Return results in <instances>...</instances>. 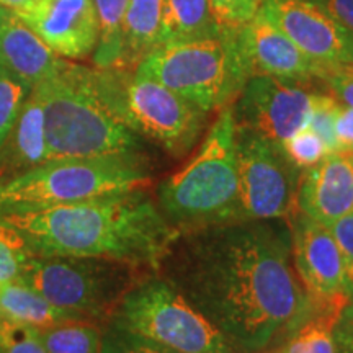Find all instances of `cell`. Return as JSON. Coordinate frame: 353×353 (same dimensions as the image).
<instances>
[{"mask_svg": "<svg viewBox=\"0 0 353 353\" xmlns=\"http://www.w3.org/2000/svg\"><path fill=\"white\" fill-rule=\"evenodd\" d=\"M291 260L290 221L245 219L179 232L162 267L234 353H257L314 311Z\"/></svg>", "mask_w": 353, "mask_h": 353, "instance_id": "obj_1", "label": "cell"}, {"mask_svg": "<svg viewBox=\"0 0 353 353\" xmlns=\"http://www.w3.org/2000/svg\"><path fill=\"white\" fill-rule=\"evenodd\" d=\"M43 257H77L159 270L179 236L141 188L2 216Z\"/></svg>", "mask_w": 353, "mask_h": 353, "instance_id": "obj_2", "label": "cell"}, {"mask_svg": "<svg viewBox=\"0 0 353 353\" xmlns=\"http://www.w3.org/2000/svg\"><path fill=\"white\" fill-rule=\"evenodd\" d=\"M44 112L48 161L136 152L139 138L101 99L94 69L69 63L54 77L38 83Z\"/></svg>", "mask_w": 353, "mask_h": 353, "instance_id": "obj_3", "label": "cell"}, {"mask_svg": "<svg viewBox=\"0 0 353 353\" xmlns=\"http://www.w3.org/2000/svg\"><path fill=\"white\" fill-rule=\"evenodd\" d=\"M159 210L180 232L245 221L237 182L232 105L219 110L188 164L161 183Z\"/></svg>", "mask_w": 353, "mask_h": 353, "instance_id": "obj_4", "label": "cell"}, {"mask_svg": "<svg viewBox=\"0 0 353 353\" xmlns=\"http://www.w3.org/2000/svg\"><path fill=\"white\" fill-rule=\"evenodd\" d=\"M149 182L138 152L51 159L0 182V216L130 192Z\"/></svg>", "mask_w": 353, "mask_h": 353, "instance_id": "obj_5", "label": "cell"}, {"mask_svg": "<svg viewBox=\"0 0 353 353\" xmlns=\"http://www.w3.org/2000/svg\"><path fill=\"white\" fill-rule=\"evenodd\" d=\"M134 72L156 79L206 113L234 105L249 79L239 30L161 44Z\"/></svg>", "mask_w": 353, "mask_h": 353, "instance_id": "obj_6", "label": "cell"}, {"mask_svg": "<svg viewBox=\"0 0 353 353\" xmlns=\"http://www.w3.org/2000/svg\"><path fill=\"white\" fill-rule=\"evenodd\" d=\"M101 99L130 126L165 149L183 156L196 144L206 112L156 79L125 69H94Z\"/></svg>", "mask_w": 353, "mask_h": 353, "instance_id": "obj_7", "label": "cell"}, {"mask_svg": "<svg viewBox=\"0 0 353 353\" xmlns=\"http://www.w3.org/2000/svg\"><path fill=\"white\" fill-rule=\"evenodd\" d=\"M117 322L123 332L180 353H234L213 322L161 278L126 291Z\"/></svg>", "mask_w": 353, "mask_h": 353, "instance_id": "obj_8", "label": "cell"}, {"mask_svg": "<svg viewBox=\"0 0 353 353\" xmlns=\"http://www.w3.org/2000/svg\"><path fill=\"white\" fill-rule=\"evenodd\" d=\"M17 280L83 319L103 316L125 288L121 263L97 259L32 255Z\"/></svg>", "mask_w": 353, "mask_h": 353, "instance_id": "obj_9", "label": "cell"}, {"mask_svg": "<svg viewBox=\"0 0 353 353\" xmlns=\"http://www.w3.org/2000/svg\"><path fill=\"white\" fill-rule=\"evenodd\" d=\"M236 165L245 219H286L296 214L303 170L286 157L281 144L236 126Z\"/></svg>", "mask_w": 353, "mask_h": 353, "instance_id": "obj_10", "label": "cell"}, {"mask_svg": "<svg viewBox=\"0 0 353 353\" xmlns=\"http://www.w3.org/2000/svg\"><path fill=\"white\" fill-rule=\"evenodd\" d=\"M309 83L268 76L249 77L234 101L236 126L281 144L309 125L314 95Z\"/></svg>", "mask_w": 353, "mask_h": 353, "instance_id": "obj_11", "label": "cell"}, {"mask_svg": "<svg viewBox=\"0 0 353 353\" xmlns=\"http://www.w3.org/2000/svg\"><path fill=\"white\" fill-rule=\"evenodd\" d=\"M262 10L314 63L353 64V34L312 0H265Z\"/></svg>", "mask_w": 353, "mask_h": 353, "instance_id": "obj_12", "label": "cell"}, {"mask_svg": "<svg viewBox=\"0 0 353 353\" xmlns=\"http://www.w3.org/2000/svg\"><path fill=\"white\" fill-rule=\"evenodd\" d=\"M294 272L312 299H348L343 259L325 224L299 213L290 219Z\"/></svg>", "mask_w": 353, "mask_h": 353, "instance_id": "obj_13", "label": "cell"}, {"mask_svg": "<svg viewBox=\"0 0 353 353\" xmlns=\"http://www.w3.org/2000/svg\"><path fill=\"white\" fill-rule=\"evenodd\" d=\"M13 13L57 56L83 59L94 54L99 43L94 0H37Z\"/></svg>", "mask_w": 353, "mask_h": 353, "instance_id": "obj_14", "label": "cell"}, {"mask_svg": "<svg viewBox=\"0 0 353 353\" xmlns=\"http://www.w3.org/2000/svg\"><path fill=\"white\" fill-rule=\"evenodd\" d=\"M239 44L249 77L268 76L291 81H317L321 64L304 54L262 8L244 28L239 30Z\"/></svg>", "mask_w": 353, "mask_h": 353, "instance_id": "obj_15", "label": "cell"}, {"mask_svg": "<svg viewBox=\"0 0 353 353\" xmlns=\"http://www.w3.org/2000/svg\"><path fill=\"white\" fill-rule=\"evenodd\" d=\"M296 208L325 226L353 211L350 159L341 152H332L321 164L304 170L299 180Z\"/></svg>", "mask_w": 353, "mask_h": 353, "instance_id": "obj_16", "label": "cell"}, {"mask_svg": "<svg viewBox=\"0 0 353 353\" xmlns=\"http://www.w3.org/2000/svg\"><path fill=\"white\" fill-rule=\"evenodd\" d=\"M68 61L51 51L37 33L8 8L0 7V65L33 88L54 77Z\"/></svg>", "mask_w": 353, "mask_h": 353, "instance_id": "obj_17", "label": "cell"}, {"mask_svg": "<svg viewBox=\"0 0 353 353\" xmlns=\"http://www.w3.org/2000/svg\"><path fill=\"white\" fill-rule=\"evenodd\" d=\"M48 161L44 112L32 90L6 143L0 145V182L44 164Z\"/></svg>", "mask_w": 353, "mask_h": 353, "instance_id": "obj_18", "label": "cell"}, {"mask_svg": "<svg viewBox=\"0 0 353 353\" xmlns=\"http://www.w3.org/2000/svg\"><path fill=\"white\" fill-rule=\"evenodd\" d=\"M164 0H130L123 20L120 69L134 70L161 46Z\"/></svg>", "mask_w": 353, "mask_h": 353, "instance_id": "obj_19", "label": "cell"}, {"mask_svg": "<svg viewBox=\"0 0 353 353\" xmlns=\"http://www.w3.org/2000/svg\"><path fill=\"white\" fill-rule=\"evenodd\" d=\"M0 316L41 330L68 321H85L74 312L54 306L38 291L20 280L0 286Z\"/></svg>", "mask_w": 353, "mask_h": 353, "instance_id": "obj_20", "label": "cell"}, {"mask_svg": "<svg viewBox=\"0 0 353 353\" xmlns=\"http://www.w3.org/2000/svg\"><path fill=\"white\" fill-rule=\"evenodd\" d=\"M221 32L210 0H164L161 44L213 37Z\"/></svg>", "mask_w": 353, "mask_h": 353, "instance_id": "obj_21", "label": "cell"}, {"mask_svg": "<svg viewBox=\"0 0 353 353\" xmlns=\"http://www.w3.org/2000/svg\"><path fill=\"white\" fill-rule=\"evenodd\" d=\"M348 299L316 301L312 314L288 337L281 353H337L334 327Z\"/></svg>", "mask_w": 353, "mask_h": 353, "instance_id": "obj_22", "label": "cell"}, {"mask_svg": "<svg viewBox=\"0 0 353 353\" xmlns=\"http://www.w3.org/2000/svg\"><path fill=\"white\" fill-rule=\"evenodd\" d=\"M130 0H94L99 20V43L94 63L101 69H120L123 20Z\"/></svg>", "mask_w": 353, "mask_h": 353, "instance_id": "obj_23", "label": "cell"}, {"mask_svg": "<svg viewBox=\"0 0 353 353\" xmlns=\"http://www.w3.org/2000/svg\"><path fill=\"white\" fill-rule=\"evenodd\" d=\"M38 332L48 353H100V329L90 322L68 321Z\"/></svg>", "mask_w": 353, "mask_h": 353, "instance_id": "obj_24", "label": "cell"}, {"mask_svg": "<svg viewBox=\"0 0 353 353\" xmlns=\"http://www.w3.org/2000/svg\"><path fill=\"white\" fill-rule=\"evenodd\" d=\"M32 255L21 234L0 216V286L17 280Z\"/></svg>", "mask_w": 353, "mask_h": 353, "instance_id": "obj_25", "label": "cell"}, {"mask_svg": "<svg viewBox=\"0 0 353 353\" xmlns=\"http://www.w3.org/2000/svg\"><path fill=\"white\" fill-rule=\"evenodd\" d=\"M32 88L0 65V145L6 143Z\"/></svg>", "mask_w": 353, "mask_h": 353, "instance_id": "obj_26", "label": "cell"}, {"mask_svg": "<svg viewBox=\"0 0 353 353\" xmlns=\"http://www.w3.org/2000/svg\"><path fill=\"white\" fill-rule=\"evenodd\" d=\"M281 148H283L286 157L303 172L321 164L325 157L332 154L324 141L309 126L285 139L281 143Z\"/></svg>", "mask_w": 353, "mask_h": 353, "instance_id": "obj_27", "label": "cell"}, {"mask_svg": "<svg viewBox=\"0 0 353 353\" xmlns=\"http://www.w3.org/2000/svg\"><path fill=\"white\" fill-rule=\"evenodd\" d=\"M0 353H48L38 329L0 316Z\"/></svg>", "mask_w": 353, "mask_h": 353, "instance_id": "obj_28", "label": "cell"}, {"mask_svg": "<svg viewBox=\"0 0 353 353\" xmlns=\"http://www.w3.org/2000/svg\"><path fill=\"white\" fill-rule=\"evenodd\" d=\"M341 103L329 94L314 92L312 95L311 117H309V128L324 141L330 151L335 152V118H337Z\"/></svg>", "mask_w": 353, "mask_h": 353, "instance_id": "obj_29", "label": "cell"}, {"mask_svg": "<svg viewBox=\"0 0 353 353\" xmlns=\"http://www.w3.org/2000/svg\"><path fill=\"white\" fill-rule=\"evenodd\" d=\"M265 0H210L219 28L241 30L260 12Z\"/></svg>", "mask_w": 353, "mask_h": 353, "instance_id": "obj_30", "label": "cell"}, {"mask_svg": "<svg viewBox=\"0 0 353 353\" xmlns=\"http://www.w3.org/2000/svg\"><path fill=\"white\" fill-rule=\"evenodd\" d=\"M317 81L327 87L339 103L353 108V64L321 65Z\"/></svg>", "mask_w": 353, "mask_h": 353, "instance_id": "obj_31", "label": "cell"}, {"mask_svg": "<svg viewBox=\"0 0 353 353\" xmlns=\"http://www.w3.org/2000/svg\"><path fill=\"white\" fill-rule=\"evenodd\" d=\"M332 232L335 242H337L339 249H341L343 259V268H345V286L347 294L353 299V211L342 216L335 223L327 226Z\"/></svg>", "mask_w": 353, "mask_h": 353, "instance_id": "obj_32", "label": "cell"}, {"mask_svg": "<svg viewBox=\"0 0 353 353\" xmlns=\"http://www.w3.org/2000/svg\"><path fill=\"white\" fill-rule=\"evenodd\" d=\"M335 152L343 156L353 154V108L343 105L335 118Z\"/></svg>", "mask_w": 353, "mask_h": 353, "instance_id": "obj_33", "label": "cell"}, {"mask_svg": "<svg viewBox=\"0 0 353 353\" xmlns=\"http://www.w3.org/2000/svg\"><path fill=\"white\" fill-rule=\"evenodd\" d=\"M334 341L337 353H353V299L335 322Z\"/></svg>", "mask_w": 353, "mask_h": 353, "instance_id": "obj_34", "label": "cell"}, {"mask_svg": "<svg viewBox=\"0 0 353 353\" xmlns=\"http://www.w3.org/2000/svg\"><path fill=\"white\" fill-rule=\"evenodd\" d=\"M353 34V0H312Z\"/></svg>", "mask_w": 353, "mask_h": 353, "instance_id": "obj_35", "label": "cell"}, {"mask_svg": "<svg viewBox=\"0 0 353 353\" xmlns=\"http://www.w3.org/2000/svg\"><path fill=\"white\" fill-rule=\"evenodd\" d=\"M120 332L123 334L121 337H123V342H125V345L128 348V353H180V352L170 350V348H167V347L157 345V343L143 341V339L134 337V335L123 332V330H120Z\"/></svg>", "mask_w": 353, "mask_h": 353, "instance_id": "obj_36", "label": "cell"}, {"mask_svg": "<svg viewBox=\"0 0 353 353\" xmlns=\"http://www.w3.org/2000/svg\"><path fill=\"white\" fill-rule=\"evenodd\" d=\"M100 353H128V348L123 342V337H107L101 341Z\"/></svg>", "mask_w": 353, "mask_h": 353, "instance_id": "obj_37", "label": "cell"}, {"mask_svg": "<svg viewBox=\"0 0 353 353\" xmlns=\"http://www.w3.org/2000/svg\"><path fill=\"white\" fill-rule=\"evenodd\" d=\"M37 0H0V7L8 8L12 12H20L23 8L33 6Z\"/></svg>", "mask_w": 353, "mask_h": 353, "instance_id": "obj_38", "label": "cell"}, {"mask_svg": "<svg viewBox=\"0 0 353 353\" xmlns=\"http://www.w3.org/2000/svg\"><path fill=\"white\" fill-rule=\"evenodd\" d=\"M348 159H350V162H352V167H353V154H352V156H347Z\"/></svg>", "mask_w": 353, "mask_h": 353, "instance_id": "obj_39", "label": "cell"}, {"mask_svg": "<svg viewBox=\"0 0 353 353\" xmlns=\"http://www.w3.org/2000/svg\"><path fill=\"white\" fill-rule=\"evenodd\" d=\"M280 353H281V352H280Z\"/></svg>", "mask_w": 353, "mask_h": 353, "instance_id": "obj_40", "label": "cell"}]
</instances>
